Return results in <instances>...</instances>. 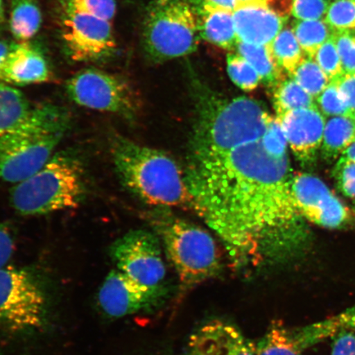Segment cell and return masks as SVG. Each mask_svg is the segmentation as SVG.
<instances>
[{"label":"cell","instance_id":"1","mask_svg":"<svg viewBox=\"0 0 355 355\" xmlns=\"http://www.w3.org/2000/svg\"><path fill=\"white\" fill-rule=\"evenodd\" d=\"M194 92L184 179L198 215L236 268L299 259L309 235L292 198L281 121L250 97L229 99L203 86Z\"/></svg>","mask_w":355,"mask_h":355},{"label":"cell","instance_id":"2","mask_svg":"<svg viewBox=\"0 0 355 355\" xmlns=\"http://www.w3.org/2000/svg\"><path fill=\"white\" fill-rule=\"evenodd\" d=\"M110 152L119 180L141 201L196 211L184 174L165 153L121 136L112 137Z\"/></svg>","mask_w":355,"mask_h":355},{"label":"cell","instance_id":"3","mask_svg":"<svg viewBox=\"0 0 355 355\" xmlns=\"http://www.w3.org/2000/svg\"><path fill=\"white\" fill-rule=\"evenodd\" d=\"M70 125L65 108L51 104L34 106L24 123L0 137V180L19 184L41 170Z\"/></svg>","mask_w":355,"mask_h":355},{"label":"cell","instance_id":"4","mask_svg":"<svg viewBox=\"0 0 355 355\" xmlns=\"http://www.w3.org/2000/svg\"><path fill=\"white\" fill-rule=\"evenodd\" d=\"M86 194L85 171L73 153L54 154L41 170L15 184L10 202L22 216H42L73 209Z\"/></svg>","mask_w":355,"mask_h":355},{"label":"cell","instance_id":"5","mask_svg":"<svg viewBox=\"0 0 355 355\" xmlns=\"http://www.w3.org/2000/svg\"><path fill=\"white\" fill-rule=\"evenodd\" d=\"M50 292L34 270L0 269V331L7 336H34L46 331L51 317Z\"/></svg>","mask_w":355,"mask_h":355},{"label":"cell","instance_id":"6","mask_svg":"<svg viewBox=\"0 0 355 355\" xmlns=\"http://www.w3.org/2000/svg\"><path fill=\"white\" fill-rule=\"evenodd\" d=\"M201 34L198 11L189 0H153L144 21V44L155 62L193 54Z\"/></svg>","mask_w":355,"mask_h":355},{"label":"cell","instance_id":"7","mask_svg":"<svg viewBox=\"0 0 355 355\" xmlns=\"http://www.w3.org/2000/svg\"><path fill=\"white\" fill-rule=\"evenodd\" d=\"M157 226L168 259L183 286H197L220 273L218 248L205 230L178 218L163 219Z\"/></svg>","mask_w":355,"mask_h":355},{"label":"cell","instance_id":"8","mask_svg":"<svg viewBox=\"0 0 355 355\" xmlns=\"http://www.w3.org/2000/svg\"><path fill=\"white\" fill-rule=\"evenodd\" d=\"M66 92L74 103L87 109L131 119L137 112L132 88L116 75L86 69L66 83Z\"/></svg>","mask_w":355,"mask_h":355},{"label":"cell","instance_id":"9","mask_svg":"<svg viewBox=\"0 0 355 355\" xmlns=\"http://www.w3.org/2000/svg\"><path fill=\"white\" fill-rule=\"evenodd\" d=\"M161 242L157 235L137 230L123 235L110 248L117 270L148 288L163 287L166 276Z\"/></svg>","mask_w":355,"mask_h":355},{"label":"cell","instance_id":"10","mask_svg":"<svg viewBox=\"0 0 355 355\" xmlns=\"http://www.w3.org/2000/svg\"><path fill=\"white\" fill-rule=\"evenodd\" d=\"M61 35L67 55L80 63L107 59L116 51L111 21L61 10Z\"/></svg>","mask_w":355,"mask_h":355},{"label":"cell","instance_id":"11","mask_svg":"<svg viewBox=\"0 0 355 355\" xmlns=\"http://www.w3.org/2000/svg\"><path fill=\"white\" fill-rule=\"evenodd\" d=\"M165 295V287H145L114 270L106 276L97 297L106 316L121 318L153 309Z\"/></svg>","mask_w":355,"mask_h":355},{"label":"cell","instance_id":"12","mask_svg":"<svg viewBox=\"0 0 355 355\" xmlns=\"http://www.w3.org/2000/svg\"><path fill=\"white\" fill-rule=\"evenodd\" d=\"M279 119L293 154L302 165H313L321 152L327 122L317 105L291 111Z\"/></svg>","mask_w":355,"mask_h":355},{"label":"cell","instance_id":"13","mask_svg":"<svg viewBox=\"0 0 355 355\" xmlns=\"http://www.w3.org/2000/svg\"><path fill=\"white\" fill-rule=\"evenodd\" d=\"M186 355H257V345L232 324L216 320L193 333Z\"/></svg>","mask_w":355,"mask_h":355},{"label":"cell","instance_id":"14","mask_svg":"<svg viewBox=\"0 0 355 355\" xmlns=\"http://www.w3.org/2000/svg\"><path fill=\"white\" fill-rule=\"evenodd\" d=\"M239 42L270 46L288 19L266 4H251L233 12Z\"/></svg>","mask_w":355,"mask_h":355},{"label":"cell","instance_id":"15","mask_svg":"<svg viewBox=\"0 0 355 355\" xmlns=\"http://www.w3.org/2000/svg\"><path fill=\"white\" fill-rule=\"evenodd\" d=\"M51 73L46 58L28 42L13 43L4 66L3 83L30 85L47 82Z\"/></svg>","mask_w":355,"mask_h":355},{"label":"cell","instance_id":"16","mask_svg":"<svg viewBox=\"0 0 355 355\" xmlns=\"http://www.w3.org/2000/svg\"><path fill=\"white\" fill-rule=\"evenodd\" d=\"M201 37L217 47L234 51L239 43L232 12L199 10Z\"/></svg>","mask_w":355,"mask_h":355},{"label":"cell","instance_id":"17","mask_svg":"<svg viewBox=\"0 0 355 355\" xmlns=\"http://www.w3.org/2000/svg\"><path fill=\"white\" fill-rule=\"evenodd\" d=\"M291 189L297 210L304 219L321 207L333 194L321 179L308 173L294 174Z\"/></svg>","mask_w":355,"mask_h":355},{"label":"cell","instance_id":"18","mask_svg":"<svg viewBox=\"0 0 355 355\" xmlns=\"http://www.w3.org/2000/svg\"><path fill=\"white\" fill-rule=\"evenodd\" d=\"M34 106L19 89L0 82V137L15 130L29 117Z\"/></svg>","mask_w":355,"mask_h":355},{"label":"cell","instance_id":"19","mask_svg":"<svg viewBox=\"0 0 355 355\" xmlns=\"http://www.w3.org/2000/svg\"><path fill=\"white\" fill-rule=\"evenodd\" d=\"M354 144L355 119L352 116L327 119L321 148V154L326 161L338 159Z\"/></svg>","mask_w":355,"mask_h":355},{"label":"cell","instance_id":"20","mask_svg":"<svg viewBox=\"0 0 355 355\" xmlns=\"http://www.w3.org/2000/svg\"><path fill=\"white\" fill-rule=\"evenodd\" d=\"M236 52L243 56L259 73L261 83L272 89L285 78L284 71L278 65L270 46H257L239 42Z\"/></svg>","mask_w":355,"mask_h":355},{"label":"cell","instance_id":"21","mask_svg":"<svg viewBox=\"0 0 355 355\" xmlns=\"http://www.w3.org/2000/svg\"><path fill=\"white\" fill-rule=\"evenodd\" d=\"M42 21L37 0H12L10 26L17 40L21 42L29 41L39 32Z\"/></svg>","mask_w":355,"mask_h":355},{"label":"cell","instance_id":"22","mask_svg":"<svg viewBox=\"0 0 355 355\" xmlns=\"http://www.w3.org/2000/svg\"><path fill=\"white\" fill-rule=\"evenodd\" d=\"M305 348L296 329L275 324L257 345V355H301Z\"/></svg>","mask_w":355,"mask_h":355},{"label":"cell","instance_id":"23","mask_svg":"<svg viewBox=\"0 0 355 355\" xmlns=\"http://www.w3.org/2000/svg\"><path fill=\"white\" fill-rule=\"evenodd\" d=\"M272 90L273 105L278 118L293 110L316 105L313 97L290 76L284 78Z\"/></svg>","mask_w":355,"mask_h":355},{"label":"cell","instance_id":"24","mask_svg":"<svg viewBox=\"0 0 355 355\" xmlns=\"http://www.w3.org/2000/svg\"><path fill=\"white\" fill-rule=\"evenodd\" d=\"M300 330L308 348L328 337H334L340 331H355V305L325 320L300 327Z\"/></svg>","mask_w":355,"mask_h":355},{"label":"cell","instance_id":"25","mask_svg":"<svg viewBox=\"0 0 355 355\" xmlns=\"http://www.w3.org/2000/svg\"><path fill=\"white\" fill-rule=\"evenodd\" d=\"M270 47L277 63L284 72L288 74V76L295 72L306 55L295 37L294 31L288 26H285L278 34Z\"/></svg>","mask_w":355,"mask_h":355},{"label":"cell","instance_id":"26","mask_svg":"<svg viewBox=\"0 0 355 355\" xmlns=\"http://www.w3.org/2000/svg\"><path fill=\"white\" fill-rule=\"evenodd\" d=\"M292 29L304 54L312 58L333 33L329 25L322 19L295 20Z\"/></svg>","mask_w":355,"mask_h":355},{"label":"cell","instance_id":"27","mask_svg":"<svg viewBox=\"0 0 355 355\" xmlns=\"http://www.w3.org/2000/svg\"><path fill=\"white\" fill-rule=\"evenodd\" d=\"M290 77L314 99L321 94L331 82L314 58L307 55H305Z\"/></svg>","mask_w":355,"mask_h":355},{"label":"cell","instance_id":"28","mask_svg":"<svg viewBox=\"0 0 355 355\" xmlns=\"http://www.w3.org/2000/svg\"><path fill=\"white\" fill-rule=\"evenodd\" d=\"M349 216L347 207L333 193L307 220L323 228L339 229L347 223Z\"/></svg>","mask_w":355,"mask_h":355},{"label":"cell","instance_id":"29","mask_svg":"<svg viewBox=\"0 0 355 355\" xmlns=\"http://www.w3.org/2000/svg\"><path fill=\"white\" fill-rule=\"evenodd\" d=\"M226 60L229 76L235 85L244 92H252L259 87L261 83L259 73L239 53L230 52Z\"/></svg>","mask_w":355,"mask_h":355},{"label":"cell","instance_id":"30","mask_svg":"<svg viewBox=\"0 0 355 355\" xmlns=\"http://www.w3.org/2000/svg\"><path fill=\"white\" fill-rule=\"evenodd\" d=\"M61 10L73 11L111 21L116 13L115 0H60Z\"/></svg>","mask_w":355,"mask_h":355},{"label":"cell","instance_id":"31","mask_svg":"<svg viewBox=\"0 0 355 355\" xmlns=\"http://www.w3.org/2000/svg\"><path fill=\"white\" fill-rule=\"evenodd\" d=\"M315 101L326 118L352 116V112L336 81H331Z\"/></svg>","mask_w":355,"mask_h":355},{"label":"cell","instance_id":"32","mask_svg":"<svg viewBox=\"0 0 355 355\" xmlns=\"http://www.w3.org/2000/svg\"><path fill=\"white\" fill-rule=\"evenodd\" d=\"M324 20L333 32L355 31V0H335Z\"/></svg>","mask_w":355,"mask_h":355},{"label":"cell","instance_id":"33","mask_svg":"<svg viewBox=\"0 0 355 355\" xmlns=\"http://www.w3.org/2000/svg\"><path fill=\"white\" fill-rule=\"evenodd\" d=\"M314 60L331 81L338 79L345 73L338 49L332 35L319 48Z\"/></svg>","mask_w":355,"mask_h":355},{"label":"cell","instance_id":"34","mask_svg":"<svg viewBox=\"0 0 355 355\" xmlns=\"http://www.w3.org/2000/svg\"><path fill=\"white\" fill-rule=\"evenodd\" d=\"M332 175L340 192L346 198L355 199V161L341 155Z\"/></svg>","mask_w":355,"mask_h":355},{"label":"cell","instance_id":"35","mask_svg":"<svg viewBox=\"0 0 355 355\" xmlns=\"http://www.w3.org/2000/svg\"><path fill=\"white\" fill-rule=\"evenodd\" d=\"M331 3V0H293L291 15L296 20H321Z\"/></svg>","mask_w":355,"mask_h":355},{"label":"cell","instance_id":"36","mask_svg":"<svg viewBox=\"0 0 355 355\" xmlns=\"http://www.w3.org/2000/svg\"><path fill=\"white\" fill-rule=\"evenodd\" d=\"M345 73H355V31L333 32Z\"/></svg>","mask_w":355,"mask_h":355},{"label":"cell","instance_id":"37","mask_svg":"<svg viewBox=\"0 0 355 355\" xmlns=\"http://www.w3.org/2000/svg\"><path fill=\"white\" fill-rule=\"evenodd\" d=\"M270 0H197L200 10L234 12L251 4H266Z\"/></svg>","mask_w":355,"mask_h":355},{"label":"cell","instance_id":"38","mask_svg":"<svg viewBox=\"0 0 355 355\" xmlns=\"http://www.w3.org/2000/svg\"><path fill=\"white\" fill-rule=\"evenodd\" d=\"M333 338L331 355H355V331H340Z\"/></svg>","mask_w":355,"mask_h":355},{"label":"cell","instance_id":"39","mask_svg":"<svg viewBox=\"0 0 355 355\" xmlns=\"http://www.w3.org/2000/svg\"><path fill=\"white\" fill-rule=\"evenodd\" d=\"M338 83L341 93L352 112V116L355 112V73H344L337 80H333Z\"/></svg>","mask_w":355,"mask_h":355},{"label":"cell","instance_id":"40","mask_svg":"<svg viewBox=\"0 0 355 355\" xmlns=\"http://www.w3.org/2000/svg\"><path fill=\"white\" fill-rule=\"evenodd\" d=\"M15 244L7 226L0 224V269L7 266L15 252Z\"/></svg>","mask_w":355,"mask_h":355},{"label":"cell","instance_id":"41","mask_svg":"<svg viewBox=\"0 0 355 355\" xmlns=\"http://www.w3.org/2000/svg\"><path fill=\"white\" fill-rule=\"evenodd\" d=\"M13 43L0 41V82L3 83L4 66H6L8 54L11 51Z\"/></svg>","mask_w":355,"mask_h":355},{"label":"cell","instance_id":"42","mask_svg":"<svg viewBox=\"0 0 355 355\" xmlns=\"http://www.w3.org/2000/svg\"><path fill=\"white\" fill-rule=\"evenodd\" d=\"M343 155L355 161V144L352 146H350L349 148L345 150Z\"/></svg>","mask_w":355,"mask_h":355},{"label":"cell","instance_id":"43","mask_svg":"<svg viewBox=\"0 0 355 355\" xmlns=\"http://www.w3.org/2000/svg\"><path fill=\"white\" fill-rule=\"evenodd\" d=\"M4 22V8L2 0H0V29H1L2 26Z\"/></svg>","mask_w":355,"mask_h":355},{"label":"cell","instance_id":"44","mask_svg":"<svg viewBox=\"0 0 355 355\" xmlns=\"http://www.w3.org/2000/svg\"><path fill=\"white\" fill-rule=\"evenodd\" d=\"M352 117L355 119V112L353 114Z\"/></svg>","mask_w":355,"mask_h":355}]
</instances>
